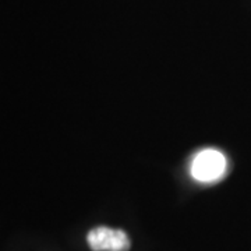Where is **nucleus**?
<instances>
[{
	"mask_svg": "<svg viewBox=\"0 0 251 251\" xmlns=\"http://www.w3.org/2000/svg\"><path fill=\"white\" fill-rule=\"evenodd\" d=\"M226 166L224 153L216 150H202L193 158L190 172L200 183H215L226 175Z\"/></svg>",
	"mask_w": 251,
	"mask_h": 251,
	"instance_id": "obj_1",
	"label": "nucleus"
},
{
	"mask_svg": "<svg viewBox=\"0 0 251 251\" xmlns=\"http://www.w3.org/2000/svg\"><path fill=\"white\" fill-rule=\"evenodd\" d=\"M87 242L92 251H128L131 246L125 230L108 226H98L90 230Z\"/></svg>",
	"mask_w": 251,
	"mask_h": 251,
	"instance_id": "obj_2",
	"label": "nucleus"
}]
</instances>
